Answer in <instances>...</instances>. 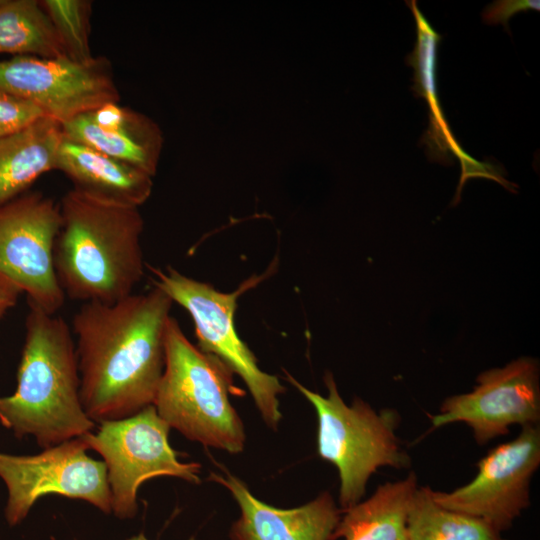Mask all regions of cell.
I'll return each instance as SVG.
<instances>
[{"label": "cell", "mask_w": 540, "mask_h": 540, "mask_svg": "<svg viewBox=\"0 0 540 540\" xmlns=\"http://www.w3.org/2000/svg\"><path fill=\"white\" fill-rule=\"evenodd\" d=\"M87 450L81 436L35 455L0 453V478L8 491L7 522L11 526L20 523L39 498L50 494L81 499L110 513L106 466L89 457Z\"/></svg>", "instance_id": "cell-9"}, {"label": "cell", "mask_w": 540, "mask_h": 540, "mask_svg": "<svg viewBox=\"0 0 540 540\" xmlns=\"http://www.w3.org/2000/svg\"><path fill=\"white\" fill-rule=\"evenodd\" d=\"M417 488L413 472L380 485L368 499L343 510L331 540H408L407 514Z\"/></svg>", "instance_id": "cell-17"}, {"label": "cell", "mask_w": 540, "mask_h": 540, "mask_svg": "<svg viewBox=\"0 0 540 540\" xmlns=\"http://www.w3.org/2000/svg\"><path fill=\"white\" fill-rule=\"evenodd\" d=\"M409 7L415 16L417 25V43L413 53L408 56V63L415 70V92L425 98L432 112L433 131L438 130V136L448 144L462 166L471 161L450 133L447 122L440 109L436 90V54L440 36L434 31L420 13L415 1L409 2Z\"/></svg>", "instance_id": "cell-20"}, {"label": "cell", "mask_w": 540, "mask_h": 540, "mask_svg": "<svg viewBox=\"0 0 540 540\" xmlns=\"http://www.w3.org/2000/svg\"><path fill=\"white\" fill-rule=\"evenodd\" d=\"M528 9L539 10V1H496L486 7L482 17L489 24L501 23L508 29V20L512 15Z\"/></svg>", "instance_id": "cell-23"}, {"label": "cell", "mask_w": 540, "mask_h": 540, "mask_svg": "<svg viewBox=\"0 0 540 540\" xmlns=\"http://www.w3.org/2000/svg\"><path fill=\"white\" fill-rule=\"evenodd\" d=\"M433 429L464 423L475 441L484 445L506 435L510 426L538 425L540 420L539 365L520 357L477 377L471 392L446 398L430 417Z\"/></svg>", "instance_id": "cell-12"}, {"label": "cell", "mask_w": 540, "mask_h": 540, "mask_svg": "<svg viewBox=\"0 0 540 540\" xmlns=\"http://www.w3.org/2000/svg\"><path fill=\"white\" fill-rule=\"evenodd\" d=\"M56 170L72 189L108 203L139 208L152 192V177L144 171L64 136Z\"/></svg>", "instance_id": "cell-15"}, {"label": "cell", "mask_w": 540, "mask_h": 540, "mask_svg": "<svg viewBox=\"0 0 540 540\" xmlns=\"http://www.w3.org/2000/svg\"><path fill=\"white\" fill-rule=\"evenodd\" d=\"M62 127L44 116L0 137V205L20 195L43 174L56 170Z\"/></svg>", "instance_id": "cell-16"}, {"label": "cell", "mask_w": 540, "mask_h": 540, "mask_svg": "<svg viewBox=\"0 0 540 540\" xmlns=\"http://www.w3.org/2000/svg\"><path fill=\"white\" fill-rule=\"evenodd\" d=\"M130 540H148L144 537V535H139L137 537L131 538ZM189 540H195L194 538H190Z\"/></svg>", "instance_id": "cell-25"}, {"label": "cell", "mask_w": 540, "mask_h": 540, "mask_svg": "<svg viewBox=\"0 0 540 540\" xmlns=\"http://www.w3.org/2000/svg\"><path fill=\"white\" fill-rule=\"evenodd\" d=\"M149 268L155 287L190 314L198 340L197 347L220 359L232 373L242 378L263 421L276 431L282 419L279 395L285 392V387L276 376L259 368L255 355L240 339L234 324L238 297L261 278L254 277L234 292L225 293L171 267L164 271Z\"/></svg>", "instance_id": "cell-6"}, {"label": "cell", "mask_w": 540, "mask_h": 540, "mask_svg": "<svg viewBox=\"0 0 540 540\" xmlns=\"http://www.w3.org/2000/svg\"><path fill=\"white\" fill-rule=\"evenodd\" d=\"M60 225L59 204L42 193L26 192L0 205V278L50 314L66 299L53 258Z\"/></svg>", "instance_id": "cell-8"}, {"label": "cell", "mask_w": 540, "mask_h": 540, "mask_svg": "<svg viewBox=\"0 0 540 540\" xmlns=\"http://www.w3.org/2000/svg\"><path fill=\"white\" fill-rule=\"evenodd\" d=\"M54 250L57 280L66 297L110 304L134 293L144 275V221L138 207L69 190L59 204Z\"/></svg>", "instance_id": "cell-2"}, {"label": "cell", "mask_w": 540, "mask_h": 540, "mask_svg": "<svg viewBox=\"0 0 540 540\" xmlns=\"http://www.w3.org/2000/svg\"><path fill=\"white\" fill-rule=\"evenodd\" d=\"M63 136L139 168L157 172L163 134L148 116L118 102L106 103L61 125Z\"/></svg>", "instance_id": "cell-14"}, {"label": "cell", "mask_w": 540, "mask_h": 540, "mask_svg": "<svg viewBox=\"0 0 540 540\" xmlns=\"http://www.w3.org/2000/svg\"><path fill=\"white\" fill-rule=\"evenodd\" d=\"M68 57L40 1L0 2V54Z\"/></svg>", "instance_id": "cell-18"}, {"label": "cell", "mask_w": 540, "mask_h": 540, "mask_svg": "<svg viewBox=\"0 0 540 540\" xmlns=\"http://www.w3.org/2000/svg\"><path fill=\"white\" fill-rule=\"evenodd\" d=\"M232 375L220 359L193 345L170 316L164 370L153 401L170 428L206 447L242 452L246 435L230 402Z\"/></svg>", "instance_id": "cell-4"}, {"label": "cell", "mask_w": 540, "mask_h": 540, "mask_svg": "<svg viewBox=\"0 0 540 540\" xmlns=\"http://www.w3.org/2000/svg\"><path fill=\"white\" fill-rule=\"evenodd\" d=\"M44 116L35 104L0 89V137L17 132Z\"/></svg>", "instance_id": "cell-22"}, {"label": "cell", "mask_w": 540, "mask_h": 540, "mask_svg": "<svg viewBox=\"0 0 540 540\" xmlns=\"http://www.w3.org/2000/svg\"><path fill=\"white\" fill-rule=\"evenodd\" d=\"M500 540H507V539L501 538Z\"/></svg>", "instance_id": "cell-26"}, {"label": "cell", "mask_w": 540, "mask_h": 540, "mask_svg": "<svg viewBox=\"0 0 540 540\" xmlns=\"http://www.w3.org/2000/svg\"><path fill=\"white\" fill-rule=\"evenodd\" d=\"M286 377L316 411L317 451L338 470L342 511L361 501L371 475L379 468L410 465L396 435L400 415L395 410L377 412L360 398L347 405L330 372L324 376L327 396L306 388L287 372Z\"/></svg>", "instance_id": "cell-5"}, {"label": "cell", "mask_w": 540, "mask_h": 540, "mask_svg": "<svg viewBox=\"0 0 540 540\" xmlns=\"http://www.w3.org/2000/svg\"><path fill=\"white\" fill-rule=\"evenodd\" d=\"M539 465V424L523 426L513 440L497 445L478 461L477 474L469 483L450 492L432 490V497L501 533L529 506L530 483Z\"/></svg>", "instance_id": "cell-11"}, {"label": "cell", "mask_w": 540, "mask_h": 540, "mask_svg": "<svg viewBox=\"0 0 540 540\" xmlns=\"http://www.w3.org/2000/svg\"><path fill=\"white\" fill-rule=\"evenodd\" d=\"M42 8L49 17L68 58L86 63L91 54L89 35L92 2L89 0H42Z\"/></svg>", "instance_id": "cell-21"}, {"label": "cell", "mask_w": 540, "mask_h": 540, "mask_svg": "<svg viewBox=\"0 0 540 540\" xmlns=\"http://www.w3.org/2000/svg\"><path fill=\"white\" fill-rule=\"evenodd\" d=\"M209 479L224 486L240 508L231 525V540H331L341 511L329 492L304 505L282 509L256 498L237 476L211 472Z\"/></svg>", "instance_id": "cell-13"}, {"label": "cell", "mask_w": 540, "mask_h": 540, "mask_svg": "<svg viewBox=\"0 0 540 540\" xmlns=\"http://www.w3.org/2000/svg\"><path fill=\"white\" fill-rule=\"evenodd\" d=\"M173 301L154 286L114 303H83L72 319L87 416L102 423L153 405L165 364Z\"/></svg>", "instance_id": "cell-1"}, {"label": "cell", "mask_w": 540, "mask_h": 540, "mask_svg": "<svg viewBox=\"0 0 540 540\" xmlns=\"http://www.w3.org/2000/svg\"><path fill=\"white\" fill-rule=\"evenodd\" d=\"M169 425L149 405L126 418L105 421L96 433L83 435L99 453L107 470L114 514L132 518L137 512L140 485L157 476H172L189 483H200L198 463H184L169 444Z\"/></svg>", "instance_id": "cell-7"}, {"label": "cell", "mask_w": 540, "mask_h": 540, "mask_svg": "<svg viewBox=\"0 0 540 540\" xmlns=\"http://www.w3.org/2000/svg\"><path fill=\"white\" fill-rule=\"evenodd\" d=\"M20 294L18 288L0 278V319L16 304Z\"/></svg>", "instance_id": "cell-24"}, {"label": "cell", "mask_w": 540, "mask_h": 540, "mask_svg": "<svg viewBox=\"0 0 540 540\" xmlns=\"http://www.w3.org/2000/svg\"><path fill=\"white\" fill-rule=\"evenodd\" d=\"M25 342L11 396L0 397V424L46 449L94 428L80 399V376L71 326L29 305Z\"/></svg>", "instance_id": "cell-3"}, {"label": "cell", "mask_w": 540, "mask_h": 540, "mask_svg": "<svg viewBox=\"0 0 540 540\" xmlns=\"http://www.w3.org/2000/svg\"><path fill=\"white\" fill-rule=\"evenodd\" d=\"M408 540H500L501 533L473 516L443 507L432 489H416L407 514Z\"/></svg>", "instance_id": "cell-19"}, {"label": "cell", "mask_w": 540, "mask_h": 540, "mask_svg": "<svg viewBox=\"0 0 540 540\" xmlns=\"http://www.w3.org/2000/svg\"><path fill=\"white\" fill-rule=\"evenodd\" d=\"M0 89L35 104L61 125L120 99L103 57L80 63L68 57L14 56L0 61Z\"/></svg>", "instance_id": "cell-10"}]
</instances>
